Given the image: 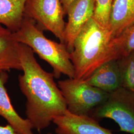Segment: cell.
<instances>
[{
    "label": "cell",
    "instance_id": "1",
    "mask_svg": "<svg viewBox=\"0 0 134 134\" xmlns=\"http://www.w3.org/2000/svg\"><path fill=\"white\" fill-rule=\"evenodd\" d=\"M19 54L23 74L19 76V82L26 98V118L34 129L40 131L48 128L55 117L65 113L66 103L53 73L43 70L33 50L20 43Z\"/></svg>",
    "mask_w": 134,
    "mask_h": 134
},
{
    "label": "cell",
    "instance_id": "2",
    "mask_svg": "<svg viewBox=\"0 0 134 134\" xmlns=\"http://www.w3.org/2000/svg\"><path fill=\"white\" fill-rule=\"evenodd\" d=\"M75 78L85 80L101 65L118 60L116 40L110 28L93 18L86 24L76 39L70 52Z\"/></svg>",
    "mask_w": 134,
    "mask_h": 134
},
{
    "label": "cell",
    "instance_id": "3",
    "mask_svg": "<svg viewBox=\"0 0 134 134\" xmlns=\"http://www.w3.org/2000/svg\"><path fill=\"white\" fill-rule=\"evenodd\" d=\"M14 34L18 42L29 46L48 63L53 68L55 78H59L62 74L75 78V69L66 45L47 38L32 19L24 16L20 27Z\"/></svg>",
    "mask_w": 134,
    "mask_h": 134
},
{
    "label": "cell",
    "instance_id": "4",
    "mask_svg": "<svg viewBox=\"0 0 134 134\" xmlns=\"http://www.w3.org/2000/svg\"><path fill=\"white\" fill-rule=\"evenodd\" d=\"M58 85L62 93L67 110L77 116H91L96 108L107 100L110 93L75 78L59 81Z\"/></svg>",
    "mask_w": 134,
    "mask_h": 134
},
{
    "label": "cell",
    "instance_id": "5",
    "mask_svg": "<svg viewBox=\"0 0 134 134\" xmlns=\"http://www.w3.org/2000/svg\"><path fill=\"white\" fill-rule=\"evenodd\" d=\"M92 114L96 119H112L118 125L120 131L134 134V91L123 87L118 88L110 93L107 100Z\"/></svg>",
    "mask_w": 134,
    "mask_h": 134
},
{
    "label": "cell",
    "instance_id": "6",
    "mask_svg": "<svg viewBox=\"0 0 134 134\" xmlns=\"http://www.w3.org/2000/svg\"><path fill=\"white\" fill-rule=\"evenodd\" d=\"M25 16L32 19L42 30L49 31L64 43L65 15L61 0H27Z\"/></svg>",
    "mask_w": 134,
    "mask_h": 134
},
{
    "label": "cell",
    "instance_id": "7",
    "mask_svg": "<svg viewBox=\"0 0 134 134\" xmlns=\"http://www.w3.org/2000/svg\"><path fill=\"white\" fill-rule=\"evenodd\" d=\"M96 0H77L68 10V22L64 31V44L70 53L76 39L86 24L93 18Z\"/></svg>",
    "mask_w": 134,
    "mask_h": 134
},
{
    "label": "cell",
    "instance_id": "8",
    "mask_svg": "<svg viewBox=\"0 0 134 134\" xmlns=\"http://www.w3.org/2000/svg\"><path fill=\"white\" fill-rule=\"evenodd\" d=\"M52 122L57 126L56 134H114L91 116L74 115L68 110L63 115L55 117Z\"/></svg>",
    "mask_w": 134,
    "mask_h": 134
},
{
    "label": "cell",
    "instance_id": "9",
    "mask_svg": "<svg viewBox=\"0 0 134 134\" xmlns=\"http://www.w3.org/2000/svg\"><path fill=\"white\" fill-rule=\"evenodd\" d=\"M0 71V116L20 134H34L32 125L27 118L21 117L14 109L5 87L8 76Z\"/></svg>",
    "mask_w": 134,
    "mask_h": 134
},
{
    "label": "cell",
    "instance_id": "10",
    "mask_svg": "<svg viewBox=\"0 0 134 134\" xmlns=\"http://www.w3.org/2000/svg\"><path fill=\"white\" fill-rule=\"evenodd\" d=\"M85 81L91 86L108 93L122 87L118 60H112L104 63Z\"/></svg>",
    "mask_w": 134,
    "mask_h": 134
},
{
    "label": "cell",
    "instance_id": "11",
    "mask_svg": "<svg viewBox=\"0 0 134 134\" xmlns=\"http://www.w3.org/2000/svg\"><path fill=\"white\" fill-rule=\"evenodd\" d=\"M19 44L14 32L0 24V71L12 69L22 71Z\"/></svg>",
    "mask_w": 134,
    "mask_h": 134
},
{
    "label": "cell",
    "instance_id": "12",
    "mask_svg": "<svg viewBox=\"0 0 134 134\" xmlns=\"http://www.w3.org/2000/svg\"><path fill=\"white\" fill-rule=\"evenodd\" d=\"M134 23V0H114L109 27L113 37L119 36Z\"/></svg>",
    "mask_w": 134,
    "mask_h": 134
},
{
    "label": "cell",
    "instance_id": "13",
    "mask_svg": "<svg viewBox=\"0 0 134 134\" xmlns=\"http://www.w3.org/2000/svg\"><path fill=\"white\" fill-rule=\"evenodd\" d=\"M27 0H0V24L13 32L18 30L24 19Z\"/></svg>",
    "mask_w": 134,
    "mask_h": 134
},
{
    "label": "cell",
    "instance_id": "14",
    "mask_svg": "<svg viewBox=\"0 0 134 134\" xmlns=\"http://www.w3.org/2000/svg\"><path fill=\"white\" fill-rule=\"evenodd\" d=\"M122 87L134 92V51L118 59Z\"/></svg>",
    "mask_w": 134,
    "mask_h": 134
},
{
    "label": "cell",
    "instance_id": "15",
    "mask_svg": "<svg viewBox=\"0 0 134 134\" xmlns=\"http://www.w3.org/2000/svg\"><path fill=\"white\" fill-rule=\"evenodd\" d=\"M118 59L134 51V23L115 38Z\"/></svg>",
    "mask_w": 134,
    "mask_h": 134
},
{
    "label": "cell",
    "instance_id": "16",
    "mask_svg": "<svg viewBox=\"0 0 134 134\" xmlns=\"http://www.w3.org/2000/svg\"><path fill=\"white\" fill-rule=\"evenodd\" d=\"M114 0H96L93 18L101 25L109 27L110 14Z\"/></svg>",
    "mask_w": 134,
    "mask_h": 134
},
{
    "label": "cell",
    "instance_id": "17",
    "mask_svg": "<svg viewBox=\"0 0 134 134\" xmlns=\"http://www.w3.org/2000/svg\"><path fill=\"white\" fill-rule=\"evenodd\" d=\"M0 134H20L10 125L0 126Z\"/></svg>",
    "mask_w": 134,
    "mask_h": 134
},
{
    "label": "cell",
    "instance_id": "18",
    "mask_svg": "<svg viewBox=\"0 0 134 134\" xmlns=\"http://www.w3.org/2000/svg\"><path fill=\"white\" fill-rule=\"evenodd\" d=\"M76 1L77 0H61L65 14H67L69 9Z\"/></svg>",
    "mask_w": 134,
    "mask_h": 134
},
{
    "label": "cell",
    "instance_id": "19",
    "mask_svg": "<svg viewBox=\"0 0 134 134\" xmlns=\"http://www.w3.org/2000/svg\"><path fill=\"white\" fill-rule=\"evenodd\" d=\"M47 134H52V133H47Z\"/></svg>",
    "mask_w": 134,
    "mask_h": 134
}]
</instances>
